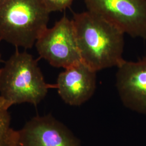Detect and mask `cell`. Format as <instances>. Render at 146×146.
Masks as SVG:
<instances>
[{
    "instance_id": "6da1fadb",
    "label": "cell",
    "mask_w": 146,
    "mask_h": 146,
    "mask_svg": "<svg viewBox=\"0 0 146 146\" xmlns=\"http://www.w3.org/2000/svg\"><path fill=\"white\" fill-rule=\"evenodd\" d=\"M72 21L82 61L89 67L98 72L125 60V33L118 28L88 11L74 13Z\"/></svg>"
},
{
    "instance_id": "7a4b0ae2",
    "label": "cell",
    "mask_w": 146,
    "mask_h": 146,
    "mask_svg": "<svg viewBox=\"0 0 146 146\" xmlns=\"http://www.w3.org/2000/svg\"><path fill=\"white\" fill-rule=\"evenodd\" d=\"M55 84L46 83L38 63L31 54L16 50L0 68V96L10 107L29 103L36 106Z\"/></svg>"
},
{
    "instance_id": "3957f363",
    "label": "cell",
    "mask_w": 146,
    "mask_h": 146,
    "mask_svg": "<svg viewBox=\"0 0 146 146\" xmlns=\"http://www.w3.org/2000/svg\"><path fill=\"white\" fill-rule=\"evenodd\" d=\"M49 14L42 0H2L0 38L16 47L31 48L48 28Z\"/></svg>"
},
{
    "instance_id": "277c9868",
    "label": "cell",
    "mask_w": 146,
    "mask_h": 146,
    "mask_svg": "<svg viewBox=\"0 0 146 146\" xmlns=\"http://www.w3.org/2000/svg\"><path fill=\"white\" fill-rule=\"evenodd\" d=\"M41 58L56 68L66 69L82 62L72 20L64 15L47 28L35 43Z\"/></svg>"
},
{
    "instance_id": "5b68a950",
    "label": "cell",
    "mask_w": 146,
    "mask_h": 146,
    "mask_svg": "<svg viewBox=\"0 0 146 146\" xmlns=\"http://www.w3.org/2000/svg\"><path fill=\"white\" fill-rule=\"evenodd\" d=\"M87 11L133 38L146 40V0H84Z\"/></svg>"
},
{
    "instance_id": "8992f818",
    "label": "cell",
    "mask_w": 146,
    "mask_h": 146,
    "mask_svg": "<svg viewBox=\"0 0 146 146\" xmlns=\"http://www.w3.org/2000/svg\"><path fill=\"white\" fill-rule=\"evenodd\" d=\"M17 146H81L71 131L52 115L37 116L18 131Z\"/></svg>"
},
{
    "instance_id": "52a82bcc",
    "label": "cell",
    "mask_w": 146,
    "mask_h": 146,
    "mask_svg": "<svg viewBox=\"0 0 146 146\" xmlns=\"http://www.w3.org/2000/svg\"><path fill=\"white\" fill-rule=\"evenodd\" d=\"M116 87L126 108L146 114V56L137 61L124 60L117 67Z\"/></svg>"
},
{
    "instance_id": "ba28073f",
    "label": "cell",
    "mask_w": 146,
    "mask_h": 146,
    "mask_svg": "<svg viewBox=\"0 0 146 146\" xmlns=\"http://www.w3.org/2000/svg\"><path fill=\"white\" fill-rule=\"evenodd\" d=\"M96 72L83 62L60 73L56 88L63 101L72 106H79L88 101L96 87Z\"/></svg>"
},
{
    "instance_id": "9c48e42d",
    "label": "cell",
    "mask_w": 146,
    "mask_h": 146,
    "mask_svg": "<svg viewBox=\"0 0 146 146\" xmlns=\"http://www.w3.org/2000/svg\"><path fill=\"white\" fill-rule=\"evenodd\" d=\"M9 107L0 96V146H17L18 131L11 126Z\"/></svg>"
},
{
    "instance_id": "30bf717a",
    "label": "cell",
    "mask_w": 146,
    "mask_h": 146,
    "mask_svg": "<svg viewBox=\"0 0 146 146\" xmlns=\"http://www.w3.org/2000/svg\"><path fill=\"white\" fill-rule=\"evenodd\" d=\"M48 11L50 13L62 11L69 8L74 0H42Z\"/></svg>"
},
{
    "instance_id": "8fae6325",
    "label": "cell",
    "mask_w": 146,
    "mask_h": 146,
    "mask_svg": "<svg viewBox=\"0 0 146 146\" xmlns=\"http://www.w3.org/2000/svg\"><path fill=\"white\" fill-rule=\"evenodd\" d=\"M2 40L0 38V42H1V41ZM1 53H0V63L1 62Z\"/></svg>"
},
{
    "instance_id": "7c38bea8",
    "label": "cell",
    "mask_w": 146,
    "mask_h": 146,
    "mask_svg": "<svg viewBox=\"0 0 146 146\" xmlns=\"http://www.w3.org/2000/svg\"><path fill=\"white\" fill-rule=\"evenodd\" d=\"M2 1V0H0V2H1Z\"/></svg>"
}]
</instances>
